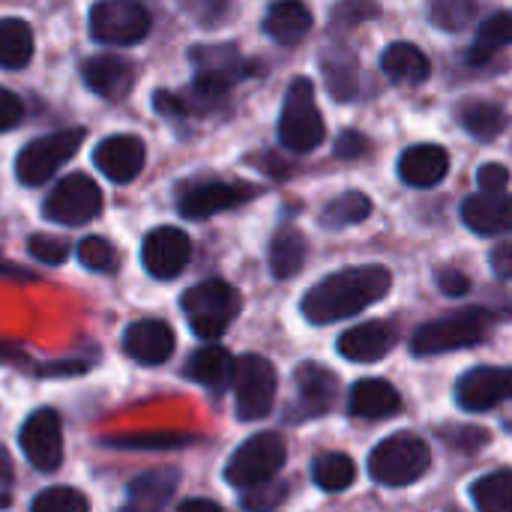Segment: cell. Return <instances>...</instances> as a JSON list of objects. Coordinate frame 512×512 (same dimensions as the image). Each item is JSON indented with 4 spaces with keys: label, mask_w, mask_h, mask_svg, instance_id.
I'll list each match as a JSON object with an SVG mask.
<instances>
[{
    "label": "cell",
    "mask_w": 512,
    "mask_h": 512,
    "mask_svg": "<svg viewBox=\"0 0 512 512\" xmlns=\"http://www.w3.org/2000/svg\"><path fill=\"white\" fill-rule=\"evenodd\" d=\"M288 498V486L279 483V480H270V483H261L255 489H246L243 492V507L249 512H273L279 510V504Z\"/></svg>",
    "instance_id": "obj_39"
},
{
    "label": "cell",
    "mask_w": 512,
    "mask_h": 512,
    "mask_svg": "<svg viewBox=\"0 0 512 512\" xmlns=\"http://www.w3.org/2000/svg\"><path fill=\"white\" fill-rule=\"evenodd\" d=\"M393 345H396V327L387 321H369L342 333L336 348L351 363H378L393 351Z\"/></svg>",
    "instance_id": "obj_17"
},
{
    "label": "cell",
    "mask_w": 512,
    "mask_h": 512,
    "mask_svg": "<svg viewBox=\"0 0 512 512\" xmlns=\"http://www.w3.org/2000/svg\"><path fill=\"white\" fill-rule=\"evenodd\" d=\"M21 120H24V105H21V99H18L12 90L0 87V132L15 129Z\"/></svg>",
    "instance_id": "obj_43"
},
{
    "label": "cell",
    "mask_w": 512,
    "mask_h": 512,
    "mask_svg": "<svg viewBox=\"0 0 512 512\" xmlns=\"http://www.w3.org/2000/svg\"><path fill=\"white\" fill-rule=\"evenodd\" d=\"M450 171V153L438 144H414L399 156V177L408 186H438Z\"/></svg>",
    "instance_id": "obj_19"
},
{
    "label": "cell",
    "mask_w": 512,
    "mask_h": 512,
    "mask_svg": "<svg viewBox=\"0 0 512 512\" xmlns=\"http://www.w3.org/2000/svg\"><path fill=\"white\" fill-rule=\"evenodd\" d=\"M6 357H12V360H21V354H18L15 348H6V345H0V363H3Z\"/></svg>",
    "instance_id": "obj_50"
},
{
    "label": "cell",
    "mask_w": 512,
    "mask_h": 512,
    "mask_svg": "<svg viewBox=\"0 0 512 512\" xmlns=\"http://www.w3.org/2000/svg\"><path fill=\"white\" fill-rule=\"evenodd\" d=\"M462 222L483 237L512 234V195H474L462 204Z\"/></svg>",
    "instance_id": "obj_21"
},
{
    "label": "cell",
    "mask_w": 512,
    "mask_h": 512,
    "mask_svg": "<svg viewBox=\"0 0 512 512\" xmlns=\"http://www.w3.org/2000/svg\"><path fill=\"white\" fill-rule=\"evenodd\" d=\"M33 57V30L21 18H0V69H24Z\"/></svg>",
    "instance_id": "obj_29"
},
{
    "label": "cell",
    "mask_w": 512,
    "mask_h": 512,
    "mask_svg": "<svg viewBox=\"0 0 512 512\" xmlns=\"http://www.w3.org/2000/svg\"><path fill=\"white\" fill-rule=\"evenodd\" d=\"M186 321L195 336L213 342L219 339L240 312V294L225 279H207L189 288L180 300Z\"/></svg>",
    "instance_id": "obj_2"
},
{
    "label": "cell",
    "mask_w": 512,
    "mask_h": 512,
    "mask_svg": "<svg viewBox=\"0 0 512 512\" xmlns=\"http://www.w3.org/2000/svg\"><path fill=\"white\" fill-rule=\"evenodd\" d=\"M453 512H456V510H453Z\"/></svg>",
    "instance_id": "obj_51"
},
{
    "label": "cell",
    "mask_w": 512,
    "mask_h": 512,
    "mask_svg": "<svg viewBox=\"0 0 512 512\" xmlns=\"http://www.w3.org/2000/svg\"><path fill=\"white\" fill-rule=\"evenodd\" d=\"M78 261L90 273H114L120 264V255L111 240L105 237H84L78 243Z\"/></svg>",
    "instance_id": "obj_36"
},
{
    "label": "cell",
    "mask_w": 512,
    "mask_h": 512,
    "mask_svg": "<svg viewBox=\"0 0 512 512\" xmlns=\"http://www.w3.org/2000/svg\"><path fill=\"white\" fill-rule=\"evenodd\" d=\"M312 480L324 492H345L357 480V465L345 453H324L312 462Z\"/></svg>",
    "instance_id": "obj_32"
},
{
    "label": "cell",
    "mask_w": 512,
    "mask_h": 512,
    "mask_svg": "<svg viewBox=\"0 0 512 512\" xmlns=\"http://www.w3.org/2000/svg\"><path fill=\"white\" fill-rule=\"evenodd\" d=\"M186 375L192 381H198L201 387L213 390V393H225L228 384L234 381V360H231V354L225 348L207 345V348L192 354V360L186 366Z\"/></svg>",
    "instance_id": "obj_24"
},
{
    "label": "cell",
    "mask_w": 512,
    "mask_h": 512,
    "mask_svg": "<svg viewBox=\"0 0 512 512\" xmlns=\"http://www.w3.org/2000/svg\"><path fill=\"white\" fill-rule=\"evenodd\" d=\"M435 282H438V288H441L447 297H465V294L471 291V279H468L462 270H453V267L441 270V273L435 276Z\"/></svg>",
    "instance_id": "obj_44"
},
{
    "label": "cell",
    "mask_w": 512,
    "mask_h": 512,
    "mask_svg": "<svg viewBox=\"0 0 512 512\" xmlns=\"http://www.w3.org/2000/svg\"><path fill=\"white\" fill-rule=\"evenodd\" d=\"M180 483V471L174 468H156L129 483L126 492V510L123 512H165L168 501L174 498Z\"/></svg>",
    "instance_id": "obj_20"
},
{
    "label": "cell",
    "mask_w": 512,
    "mask_h": 512,
    "mask_svg": "<svg viewBox=\"0 0 512 512\" xmlns=\"http://www.w3.org/2000/svg\"><path fill=\"white\" fill-rule=\"evenodd\" d=\"M441 441H447L459 453H474L489 441V435H486V429H477V426H468V429L453 426V429H441Z\"/></svg>",
    "instance_id": "obj_41"
},
{
    "label": "cell",
    "mask_w": 512,
    "mask_h": 512,
    "mask_svg": "<svg viewBox=\"0 0 512 512\" xmlns=\"http://www.w3.org/2000/svg\"><path fill=\"white\" fill-rule=\"evenodd\" d=\"M123 348L141 366H162L174 354V330L165 321H138L126 330Z\"/></svg>",
    "instance_id": "obj_18"
},
{
    "label": "cell",
    "mask_w": 512,
    "mask_h": 512,
    "mask_svg": "<svg viewBox=\"0 0 512 512\" xmlns=\"http://www.w3.org/2000/svg\"><path fill=\"white\" fill-rule=\"evenodd\" d=\"M84 141V129H60L42 138H33L15 159V177L24 186H42L48 177L78 153Z\"/></svg>",
    "instance_id": "obj_8"
},
{
    "label": "cell",
    "mask_w": 512,
    "mask_h": 512,
    "mask_svg": "<svg viewBox=\"0 0 512 512\" xmlns=\"http://www.w3.org/2000/svg\"><path fill=\"white\" fill-rule=\"evenodd\" d=\"M312 30V12L303 3H276L267 9L264 18V33L282 45L300 42Z\"/></svg>",
    "instance_id": "obj_27"
},
{
    "label": "cell",
    "mask_w": 512,
    "mask_h": 512,
    "mask_svg": "<svg viewBox=\"0 0 512 512\" xmlns=\"http://www.w3.org/2000/svg\"><path fill=\"white\" fill-rule=\"evenodd\" d=\"M84 75V84L108 99V102H120L129 96V90L135 87V66L126 60V57H117V54H99V57H90L81 69Z\"/></svg>",
    "instance_id": "obj_16"
},
{
    "label": "cell",
    "mask_w": 512,
    "mask_h": 512,
    "mask_svg": "<svg viewBox=\"0 0 512 512\" xmlns=\"http://www.w3.org/2000/svg\"><path fill=\"white\" fill-rule=\"evenodd\" d=\"M372 15H378V6L375 3H345V6H336L333 21L336 24H345L348 21V27H354L360 18H372Z\"/></svg>",
    "instance_id": "obj_46"
},
{
    "label": "cell",
    "mask_w": 512,
    "mask_h": 512,
    "mask_svg": "<svg viewBox=\"0 0 512 512\" xmlns=\"http://www.w3.org/2000/svg\"><path fill=\"white\" fill-rule=\"evenodd\" d=\"M459 123L480 141H495L507 126H510V117L501 105L495 102H465L459 108Z\"/></svg>",
    "instance_id": "obj_30"
},
{
    "label": "cell",
    "mask_w": 512,
    "mask_h": 512,
    "mask_svg": "<svg viewBox=\"0 0 512 512\" xmlns=\"http://www.w3.org/2000/svg\"><path fill=\"white\" fill-rule=\"evenodd\" d=\"M306 264V237L297 228H282L276 231L270 243V270L276 279H291L303 270Z\"/></svg>",
    "instance_id": "obj_28"
},
{
    "label": "cell",
    "mask_w": 512,
    "mask_h": 512,
    "mask_svg": "<svg viewBox=\"0 0 512 512\" xmlns=\"http://www.w3.org/2000/svg\"><path fill=\"white\" fill-rule=\"evenodd\" d=\"M297 396H300V408L303 417H321L333 408L336 393H339V378L318 366V363H303L297 369Z\"/></svg>",
    "instance_id": "obj_22"
},
{
    "label": "cell",
    "mask_w": 512,
    "mask_h": 512,
    "mask_svg": "<svg viewBox=\"0 0 512 512\" xmlns=\"http://www.w3.org/2000/svg\"><path fill=\"white\" fill-rule=\"evenodd\" d=\"M480 6L474 0H435L429 6V18L441 30H465L477 18Z\"/></svg>",
    "instance_id": "obj_34"
},
{
    "label": "cell",
    "mask_w": 512,
    "mask_h": 512,
    "mask_svg": "<svg viewBox=\"0 0 512 512\" xmlns=\"http://www.w3.org/2000/svg\"><path fill=\"white\" fill-rule=\"evenodd\" d=\"M27 252L36 258V261H42V264H51V267H57V264H63L66 258H69V243L63 240V237H51V234H33L30 240H27Z\"/></svg>",
    "instance_id": "obj_40"
},
{
    "label": "cell",
    "mask_w": 512,
    "mask_h": 512,
    "mask_svg": "<svg viewBox=\"0 0 512 512\" xmlns=\"http://www.w3.org/2000/svg\"><path fill=\"white\" fill-rule=\"evenodd\" d=\"M0 483L9 486L12 483V462H9V453L0 450Z\"/></svg>",
    "instance_id": "obj_49"
},
{
    "label": "cell",
    "mask_w": 512,
    "mask_h": 512,
    "mask_svg": "<svg viewBox=\"0 0 512 512\" xmlns=\"http://www.w3.org/2000/svg\"><path fill=\"white\" fill-rule=\"evenodd\" d=\"M192 441H195V435H189V432H135V435H123V438H108L105 444L126 447V450H171V447H186Z\"/></svg>",
    "instance_id": "obj_35"
},
{
    "label": "cell",
    "mask_w": 512,
    "mask_h": 512,
    "mask_svg": "<svg viewBox=\"0 0 512 512\" xmlns=\"http://www.w3.org/2000/svg\"><path fill=\"white\" fill-rule=\"evenodd\" d=\"M285 441L276 435V432H261V435H252L243 447L234 450V456L228 459L225 465V480L234 486V489H255L261 483H270L282 465H285Z\"/></svg>",
    "instance_id": "obj_5"
},
{
    "label": "cell",
    "mask_w": 512,
    "mask_h": 512,
    "mask_svg": "<svg viewBox=\"0 0 512 512\" xmlns=\"http://www.w3.org/2000/svg\"><path fill=\"white\" fill-rule=\"evenodd\" d=\"M477 183H480L483 195H504V189L510 183V168L501 162H486L477 171Z\"/></svg>",
    "instance_id": "obj_42"
},
{
    "label": "cell",
    "mask_w": 512,
    "mask_h": 512,
    "mask_svg": "<svg viewBox=\"0 0 512 512\" xmlns=\"http://www.w3.org/2000/svg\"><path fill=\"white\" fill-rule=\"evenodd\" d=\"M255 186L249 183H228V180H207V183H192L180 192V216L186 219H210L222 210L240 207L243 201L255 198Z\"/></svg>",
    "instance_id": "obj_12"
},
{
    "label": "cell",
    "mask_w": 512,
    "mask_h": 512,
    "mask_svg": "<svg viewBox=\"0 0 512 512\" xmlns=\"http://www.w3.org/2000/svg\"><path fill=\"white\" fill-rule=\"evenodd\" d=\"M381 69L387 72V78H393L399 84H420V81L429 78L432 63H429V57L417 45H411V42H393L384 51V57H381Z\"/></svg>",
    "instance_id": "obj_26"
},
{
    "label": "cell",
    "mask_w": 512,
    "mask_h": 512,
    "mask_svg": "<svg viewBox=\"0 0 512 512\" xmlns=\"http://www.w3.org/2000/svg\"><path fill=\"white\" fill-rule=\"evenodd\" d=\"M324 132L327 129H324V117L315 102L312 81L294 78L285 93V105H282V117H279L282 147H288L294 153H309L324 141Z\"/></svg>",
    "instance_id": "obj_3"
},
{
    "label": "cell",
    "mask_w": 512,
    "mask_h": 512,
    "mask_svg": "<svg viewBox=\"0 0 512 512\" xmlns=\"http://www.w3.org/2000/svg\"><path fill=\"white\" fill-rule=\"evenodd\" d=\"M512 42V9H501L495 12L492 18H486L477 30V48L483 51H498L501 45H510Z\"/></svg>",
    "instance_id": "obj_38"
},
{
    "label": "cell",
    "mask_w": 512,
    "mask_h": 512,
    "mask_svg": "<svg viewBox=\"0 0 512 512\" xmlns=\"http://www.w3.org/2000/svg\"><path fill=\"white\" fill-rule=\"evenodd\" d=\"M390 270L369 264V267H351L339 270L327 279H321L306 297H303V315L312 324H336L345 321L366 306L384 300L390 294Z\"/></svg>",
    "instance_id": "obj_1"
},
{
    "label": "cell",
    "mask_w": 512,
    "mask_h": 512,
    "mask_svg": "<svg viewBox=\"0 0 512 512\" xmlns=\"http://www.w3.org/2000/svg\"><path fill=\"white\" fill-rule=\"evenodd\" d=\"M489 324H492V318L483 309H465V312H456L450 318L429 321L414 333L411 351L420 354V357H432V354L477 345L489 333Z\"/></svg>",
    "instance_id": "obj_6"
},
{
    "label": "cell",
    "mask_w": 512,
    "mask_h": 512,
    "mask_svg": "<svg viewBox=\"0 0 512 512\" xmlns=\"http://www.w3.org/2000/svg\"><path fill=\"white\" fill-rule=\"evenodd\" d=\"M489 264H492V273L498 279H512V240H504L492 249Z\"/></svg>",
    "instance_id": "obj_47"
},
{
    "label": "cell",
    "mask_w": 512,
    "mask_h": 512,
    "mask_svg": "<svg viewBox=\"0 0 512 512\" xmlns=\"http://www.w3.org/2000/svg\"><path fill=\"white\" fill-rule=\"evenodd\" d=\"M42 213L57 225H87L102 213V189L87 174H72L54 186Z\"/></svg>",
    "instance_id": "obj_10"
},
{
    "label": "cell",
    "mask_w": 512,
    "mask_h": 512,
    "mask_svg": "<svg viewBox=\"0 0 512 512\" xmlns=\"http://www.w3.org/2000/svg\"><path fill=\"white\" fill-rule=\"evenodd\" d=\"M30 512H90V504H87V498L81 492L57 486V489H48V492L36 495Z\"/></svg>",
    "instance_id": "obj_37"
},
{
    "label": "cell",
    "mask_w": 512,
    "mask_h": 512,
    "mask_svg": "<svg viewBox=\"0 0 512 512\" xmlns=\"http://www.w3.org/2000/svg\"><path fill=\"white\" fill-rule=\"evenodd\" d=\"M512 399V369H495V366H480L471 369L468 375L459 378L456 384V402L465 411L483 414L498 408L501 402Z\"/></svg>",
    "instance_id": "obj_13"
},
{
    "label": "cell",
    "mask_w": 512,
    "mask_h": 512,
    "mask_svg": "<svg viewBox=\"0 0 512 512\" xmlns=\"http://www.w3.org/2000/svg\"><path fill=\"white\" fill-rule=\"evenodd\" d=\"M348 411L360 420H387V417L402 411V396L384 378H363L351 390V408Z\"/></svg>",
    "instance_id": "obj_23"
},
{
    "label": "cell",
    "mask_w": 512,
    "mask_h": 512,
    "mask_svg": "<svg viewBox=\"0 0 512 512\" xmlns=\"http://www.w3.org/2000/svg\"><path fill=\"white\" fill-rule=\"evenodd\" d=\"M366 153H369V138L366 135H360V132L339 135V141H336V156L339 159H360Z\"/></svg>",
    "instance_id": "obj_45"
},
{
    "label": "cell",
    "mask_w": 512,
    "mask_h": 512,
    "mask_svg": "<svg viewBox=\"0 0 512 512\" xmlns=\"http://www.w3.org/2000/svg\"><path fill=\"white\" fill-rule=\"evenodd\" d=\"M432 465V453L417 435H393L381 441L369 456V474L381 486H411Z\"/></svg>",
    "instance_id": "obj_4"
},
{
    "label": "cell",
    "mask_w": 512,
    "mask_h": 512,
    "mask_svg": "<svg viewBox=\"0 0 512 512\" xmlns=\"http://www.w3.org/2000/svg\"><path fill=\"white\" fill-rule=\"evenodd\" d=\"M321 72L333 99L348 102L357 96L360 87V63L348 48H330L321 54Z\"/></svg>",
    "instance_id": "obj_25"
},
{
    "label": "cell",
    "mask_w": 512,
    "mask_h": 512,
    "mask_svg": "<svg viewBox=\"0 0 512 512\" xmlns=\"http://www.w3.org/2000/svg\"><path fill=\"white\" fill-rule=\"evenodd\" d=\"M369 213H372V201H369L363 192L348 189V192H342L339 198H333V201L321 210V225L330 228V231H339V228L366 222Z\"/></svg>",
    "instance_id": "obj_31"
},
{
    "label": "cell",
    "mask_w": 512,
    "mask_h": 512,
    "mask_svg": "<svg viewBox=\"0 0 512 512\" xmlns=\"http://www.w3.org/2000/svg\"><path fill=\"white\" fill-rule=\"evenodd\" d=\"M177 512H225L219 504L207 501V498H192V501H183Z\"/></svg>",
    "instance_id": "obj_48"
},
{
    "label": "cell",
    "mask_w": 512,
    "mask_h": 512,
    "mask_svg": "<svg viewBox=\"0 0 512 512\" xmlns=\"http://www.w3.org/2000/svg\"><path fill=\"white\" fill-rule=\"evenodd\" d=\"M150 33V12L132 0H105L90 9V36L105 45H132Z\"/></svg>",
    "instance_id": "obj_9"
},
{
    "label": "cell",
    "mask_w": 512,
    "mask_h": 512,
    "mask_svg": "<svg viewBox=\"0 0 512 512\" xmlns=\"http://www.w3.org/2000/svg\"><path fill=\"white\" fill-rule=\"evenodd\" d=\"M192 258V240L180 228H156L144 237L141 261L153 279H174Z\"/></svg>",
    "instance_id": "obj_14"
},
{
    "label": "cell",
    "mask_w": 512,
    "mask_h": 512,
    "mask_svg": "<svg viewBox=\"0 0 512 512\" xmlns=\"http://www.w3.org/2000/svg\"><path fill=\"white\" fill-rule=\"evenodd\" d=\"M18 444L36 471H42V474L57 471L63 462V426H60L57 411H51V408L33 411L21 426Z\"/></svg>",
    "instance_id": "obj_11"
},
{
    "label": "cell",
    "mask_w": 512,
    "mask_h": 512,
    "mask_svg": "<svg viewBox=\"0 0 512 512\" xmlns=\"http://www.w3.org/2000/svg\"><path fill=\"white\" fill-rule=\"evenodd\" d=\"M93 162L108 180L129 183L141 174L147 162V147L138 135H111L96 147Z\"/></svg>",
    "instance_id": "obj_15"
},
{
    "label": "cell",
    "mask_w": 512,
    "mask_h": 512,
    "mask_svg": "<svg viewBox=\"0 0 512 512\" xmlns=\"http://www.w3.org/2000/svg\"><path fill=\"white\" fill-rule=\"evenodd\" d=\"M234 396H237V417L243 423L264 420L276 402V369L261 354H243L234 363Z\"/></svg>",
    "instance_id": "obj_7"
},
{
    "label": "cell",
    "mask_w": 512,
    "mask_h": 512,
    "mask_svg": "<svg viewBox=\"0 0 512 512\" xmlns=\"http://www.w3.org/2000/svg\"><path fill=\"white\" fill-rule=\"evenodd\" d=\"M471 498L480 512H512V471H495L471 486Z\"/></svg>",
    "instance_id": "obj_33"
}]
</instances>
